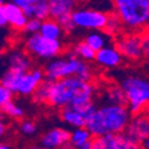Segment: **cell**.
Instances as JSON below:
<instances>
[{
	"instance_id": "cell-11",
	"label": "cell",
	"mask_w": 149,
	"mask_h": 149,
	"mask_svg": "<svg viewBox=\"0 0 149 149\" xmlns=\"http://www.w3.org/2000/svg\"><path fill=\"white\" fill-rule=\"evenodd\" d=\"M44 81H45L44 70L41 68H32L31 70H29L23 75L16 94L22 97H32L36 90L40 87V85Z\"/></svg>"
},
{
	"instance_id": "cell-7",
	"label": "cell",
	"mask_w": 149,
	"mask_h": 149,
	"mask_svg": "<svg viewBox=\"0 0 149 149\" xmlns=\"http://www.w3.org/2000/svg\"><path fill=\"white\" fill-rule=\"evenodd\" d=\"M110 12L93 7H77L72 13L75 28L92 31H104L109 20Z\"/></svg>"
},
{
	"instance_id": "cell-33",
	"label": "cell",
	"mask_w": 149,
	"mask_h": 149,
	"mask_svg": "<svg viewBox=\"0 0 149 149\" xmlns=\"http://www.w3.org/2000/svg\"><path fill=\"white\" fill-rule=\"evenodd\" d=\"M120 146H122V149H142L140 143L130 140L124 134L120 135Z\"/></svg>"
},
{
	"instance_id": "cell-29",
	"label": "cell",
	"mask_w": 149,
	"mask_h": 149,
	"mask_svg": "<svg viewBox=\"0 0 149 149\" xmlns=\"http://www.w3.org/2000/svg\"><path fill=\"white\" fill-rule=\"evenodd\" d=\"M57 23L61 25V28L65 30V32H72L74 29H75V25L73 23V19H72V15H68V16H63L58 19H56Z\"/></svg>"
},
{
	"instance_id": "cell-15",
	"label": "cell",
	"mask_w": 149,
	"mask_h": 149,
	"mask_svg": "<svg viewBox=\"0 0 149 149\" xmlns=\"http://www.w3.org/2000/svg\"><path fill=\"white\" fill-rule=\"evenodd\" d=\"M60 118L63 123H66L69 127H73L74 129L86 128L87 125V119L82 115L79 107L67 106L60 110Z\"/></svg>"
},
{
	"instance_id": "cell-30",
	"label": "cell",
	"mask_w": 149,
	"mask_h": 149,
	"mask_svg": "<svg viewBox=\"0 0 149 149\" xmlns=\"http://www.w3.org/2000/svg\"><path fill=\"white\" fill-rule=\"evenodd\" d=\"M13 92H11L4 86H0V106H5L8 103L13 102Z\"/></svg>"
},
{
	"instance_id": "cell-14",
	"label": "cell",
	"mask_w": 149,
	"mask_h": 149,
	"mask_svg": "<svg viewBox=\"0 0 149 149\" xmlns=\"http://www.w3.org/2000/svg\"><path fill=\"white\" fill-rule=\"evenodd\" d=\"M123 56L118 49L113 45H107L102 50H99L95 56V61L99 66L105 68H116L122 63Z\"/></svg>"
},
{
	"instance_id": "cell-27",
	"label": "cell",
	"mask_w": 149,
	"mask_h": 149,
	"mask_svg": "<svg viewBox=\"0 0 149 149\" xmlns=\"http://www.w3.org/2000/svg\"><path fill=\"white\" fill-rule=\"evenodd\" d=\"M3 110V113L11 117V118H13V119H22L24 117V115H25V112H24V109L18 105L17 103L15 102H11L8 103L7 105L3 106L1 107Z\"/></svg>"
},
{
	"instance_id": "cell-31",
	"label": "cell",
	"mask_w": 149,
	"mask_h": 149,
	"mask_svg": "<svg viewBox=\"0 0 149 149\" xmlns=\"http://www.w3.org/2000/svg\"><path fill=\"white\" fill-rule=\"evenodd\" d=\"M37 130V127H36V124L32 122V120H29V119H25V120H23L20 123V131L24 134V135H26V136H31L36 132Z\"/></svg>"
},
{
	"instance_id": "cell-35",
	"label": "cell",
	"mask_w": 149,
	"mask_h": 149,
	"mask_svg": "<svg viewBox=\"0 0 149 149\" xmlns=\"http://www.w3.org/2000/svg\"><path fill=\"white\" fill-rule=\"evenodd\" d=\"M5 132H6V128H5V122H4V120H1V122H0V135H1V136H4V135H5Z\"/></svg>"
},
{
	"instance_id": "cell-13",
	"label": "cell",
	"mask_w": 149,
	"mask_h": 149,
	"mask_svg": "<svg viewBox=\"0 0 149 149\" xmlns=\"http://www.w3.org/2000/svg\"><path fill=\"white\" fill-rule=\"evenodd\" d=\"M6 62H7V69L15 70L19 73H28L31 70V58L30 56L22 50H12L7 54L6 56Z\"/></svg>"
},
{
	"instance_id": "cell-34",
	"label": "cell",
	"mask_w": 149,
	"mask_h": 149,
	"mask_svg": "<svg viewBox=\"0 0 149 149\" xmlns=\"http://www.w3.org/2000/svg\"><path fill=\"white\" fill-rule=\"evenodd\" d=\"M0 25H1L3 28H5L6 25H8V24H7V19H6V16H5V13H4L1 10H0Z\"/></svg>"
},
{
	"instance_id": "cell-19",
	"label": "cell",
	"mask_w": 149,
	"mask_h": 149,
	"mask_svg": "<svg viewBox=\"0 0 149 149\" xmlns=\"http://www.w3.org/2000/svg\"><path fill=\"white\" fill-rule=\"evenodd\" d=\"M92 149H122L120 135H106L92 141Z\"/></svg>"
},
{
	"instance_id": "cell-28",
	"label": "cell",
	"mask_w": 149,
	"mask_h": 149,
	"mask_svg": "<svg viewBox=\"0 0 149 149\" xmlns=\"http://www.w3.org/2000/svg\"><path fill=\"white\" fill-rule=\"evenodd\" d=\"M41 26H42V22L36 19V18H31L28 20L25 28H24L23 32L26 33L29 36H32V35H36V33H40L41 31Z\"/></svg>"
},
{
	"instance_id": "cell-23",
	"label": "cell",
	"mask_w": 149,
	"mask_h": 149,
	"mask_svg": "<svg viewBox=\"0 0 149 149\" xmlns=\"http://www.w3.org/2000/svg\"><path fill=\"white\" fill-rule=\"evenodd\" d=\"M73 54L85 62H90L93 60L95 61V56H97V53L85 41H80L74 45Z\"/></svg>"
},
{
	"instance_id": "cell-5",
	"label": "cell",
	"mask_w": 149,
	"mask_h": 149,
	"mask_svg": "<svg viewBox=\"0 0 149 149\" xmlns=\"http://www.w3.org/2000/svg\"><path fill=\"white\" fill-rule=\"evenodd\" d=\"M119 86L125 93L131 115H136L149 107V80L139 75L123 78Z\"/></svg>"
},
{
	"instance_id": "cell-1",
	"label": "cell",
	"mask_w": 149,
	"mask_h": 149,
	"mask_svg": "<svg viewBox=\"0 0 149 149\" xmlns=\"http://www.w3.org/2000/svg\"><path fill=\"white\" fill-rule=\"evenodd\" d=\"M94 86L90 81L79 78H67L52 84L48 104L54 109H65L67 106L80 107L93 102Z\"/></svg>"
},
{
	"instance_id": "cell-24",
	"label": "cell",
	"mask_w": 149,
	"mask_h": 149,
	"mask_svg": "<svg viewBox=\"0 0 149 149\" xmlns=\"http://www.w3.org/2000/svg\"><path fill=\"white\" fill-rule=\"evenodd\" d=\"M123 30H124V26H123L120 19L118 18V16L115 12H110L109 20H107L104 32L110 37H116L117 38L118 36H120L123 33Z\"/></svg>"
},
{
	"instance_id": "cell-26",
	"label": "cell",
	"mask_w": 149,
	"mask_h": 149,
	"mask_svg": "<svg viewBox=\"0 0 149 149\" xmlns=\"http://www.w3.org/2000/svg\"><path fill=\"white\" fill-rule=\"evenodd\" d=\"M33 18L44 22L50 18V6L48 0H36L35 1V16Z\"/></svg>"
},
{
	"instance_id": "cell-17",
	"label": "cell",
	"mask_w": 149,
	"mask_h": 149,
	"mask_svg": "<svg viewBox=\"0 0 149 149\" xmlns=\"http://www.w3.org/2000/svg\"><path fill=\"white\" fill-rule=\"evenodd\" d=\"M40 33L48 40L60 41L61 37L65 33V30L61 28V25L57 23V20H55L53 18H49V19L42 22V26H41Z\"/></svg>"
},
{
	"instance_id": "cell-20",
	"label": "cell",
	"mask_w": 149,
	"mask_h": 149,
	"mask_svg": "<svg viewBox=\"0 0 149 149\" xmlns=\"http://www.w3.org/2000/svg\"><path fill=\"white\" fill-rule=\"evenodd\" d=\"M110 40V36H107L104 31H92L88 32L85 37V42L87 43L95 53L102 50L105 47H107V42Z\"/></svg>"
},
{
	"instance_id": "cell-21",
	"label": "cell",
	"mask_w": 149,
	"mask_h": 149,
	"mask_svg": "<svg viewBox=\"0 0 149 149\" xmlns=\"http://www.w3.org/2000/svg\"><path fill=\"white\" fill-rule=\"evenodd\" d=\"M92 141H93V136L87 130V128H79V129H74L73 131H70L69 144L72 146V148L82 147Z\"/></svg>"
},
{
	"instance_id": "cell-12",
	"label": "cell",
	"mask_w": 149,
	"mask_h": 149,
	"mask_svg": "<svg viewBox=\"0 0 149 149\" xmlns=\"http://www.w3.org/2000/svg\"><path fill=\"white\" fill-rule=\"evenodd\" d=\"M0 10H1L7 19V24L15 30L23 31L28 23V17L24 15V12L20 7H18L13 1H1L0 5Z\"/></svg>"
},
{
	"instance_id": "cell-37",
	"label": "cell",
	"mask_w": 149,
	"mask_h": 149,
	"mask_svg": "<svg viewBox=\"0 0 149 149\" xmlns=\"http://www.w3.org/2000/svg\"><path fill=\"white\" fill-rule=\"evenodd\" d=\"M73 149H92V142L85 144V146H82V147H79V148H73Z\"/></svg>"
},
{
	"instance_id": "cell-4",
	"label": "cell",
	"mask_w": 149,
	"mask_h": 149,
	"mask_svg": "<svg viewBox=\"0 0 149 149\" xmlns=\"http://www.w3.org/2000/svg\"><path fill=\"white\" fill-rule=\"evenodd\" d=\"M112 5L128 32L142 33L149 26V0H115Z\"/></svg>"
},
{
	"instance_id": "cell-22",
	"label": "cell",
	"mask_w": 149,
	"mask_h": 149,
	"mask_svg": "<svg viewBox=\"0 0 149 149\" xmlns=\"http://www.w3.org/2000/svg\"><path fill=\"white\" fill-rule=\"evenodd\" d=\"M24 74H25V73H19V72L6 69L4 72V74H3V77H1V86L6 87L11 92L17 93L19 82H20V80H22Z\"/></svg>"
},
{
	"instance_id": "cell-25",
	"label": "cell",
	"mask_w": 149,
	"mask_h": 149,
	"mask_svg": "<svg viewBox=\"0 0 149 149\" xmlns=\"http://www.w3.org/2000/svg\"><path fill=\"white\" fill-rule=\"evenodd\" d=\"M52 81H48L45 79L44 82L40 85V87L36 90V92L32 94V100L37 104H48L49 95H50V90H52Z\"/></svg>"
},
{
	"instance_id": "cell-18",
	"label": "cell",
	"mask_w": 149,
	"mask_h": 149,
	"mask_svg": "<svg viewBox=\"0 0 149 149\" xmlns=\"http://www.w3.org/2000/svg\"><path fill=\"white\" fill-rule=\"evenodd\" d=\"M103 98L106 104H111V105H127L128 106V102H127V97L125 93L122 90V87L119 85H111L104 91L103 93Z\"/></svg>"
},
{
	"instance_id": "cell-6",
	"label": "cell",
	"mask_w": 149,
	"mask_h": 149,
	"mask_svg": "<svg viewBox=\"0 0 149 149\" xmlns=\"http://www.w3.org/2000/svg\"><path fill=\"white\" fill-rule=\"evenodd\" d=\"M24 49L29 56L44 61H52L57 58L63 52V45L61 41H52L43 37L41 33H36L28 36L24 42Z\"/></svg>"
},
{
	"instance_id": "cell-3",
	"label": "cell",
	"mask_w": 149,
	"mask_h": 149,
	"mask_svg": "<svg viewBox=\"0 0 149 149\" xmlns=\"http://www.w3.org/2000/svg\"><path fill=\"white\" fill-rule=\"evenodd\" d=\"M43 70L45 74V79L52 82L73 77L91 82L93 77L90 65L77 57L73 53L65 57H57L49 61Z\"/></svg>"
},
{
	"instance_id": "cell-2",
	"label": "cell",
	"mask_w": 149,
	"mask_h": 149,
	"mask_svg": "<svg viewBox=\"0 0 149 149\" xmlns=\"http://www.w3.org/2000/svg\"><path fill=\"white\" fill-rule=\"evenodd\" d=\"M132 115L127 105L104 104L99 106L87 122V130L93 139L106 135H122L125 132Z\"/></svg>"
},
{
	"instance_id": "cell-8",
	"label": "cell",
	"mask_w": 149,
	"mask_h": 149,
	"mask_svg": "<svg viewBox=\"0 0 149 149\" xmlns=\"http://www.w3.org/2000/svg\"><path fill=\"white\" fill-rule=\"evenodd\" d=\"M115 47L128 61H139L143 58L141 48V33L125 32L118 36L115 41Z\"/></svg>"
},
{
	"instance_id": "cell-38",
	"label": "cell",
	"mask_w": 149,
	"mask_h": 149,
	"mask_svg": "<svg viewBox=\"0 0 149 149\" xmlns=\"http://www.w3.org/2000/svg\"><path fill=\"white\" fill-rule=\"evenodd\" d=\"M0 149H13L10 144H7V143H3L1 146H0Z\"/></svg>"
},
{
	"instance_id": "cell-36",
	"label": "cell",
	"mask_w": 149,
	"mask_h": 149,
	"mask_svg": "<svg viewBox=\"0 0 149 149\" xmlns=\"http://www.w3.org/2000/svg\"><path fill=\"white\" fill-rule=\"evenodd\" d=\"M141 147H142V149H149V139H147L146 141H143L141 143Z\"/></svg>"
},
{
	"instance_id": "cell-10",
	"label": "cell",
	"mask_w": 149,
	"mask_h": 149,
	"mask_svg": "<svg viewBox=\"0 0 149 149\" xmlns=\"http://www.w3.org/2000/svg\"><path fill=\"white\" fill-rule=\"evenodd\" d=\"M43 149H73L69 144L70 131L65 128H53L42 135L40 140Z\"/></svg>"
},
{
	"instance_id": "cell-32",
	"label": "cell",
	"mask_w": 149,
	"mask_h": 149,
	"mask_svg": "<svg viewBox=\"0 0 149 149\" xmlns=\"http://www.w3.org/2000/svg\"><path fill=\"white\" fill-rule=\"evenodd\" d=\"M141 48L143 58L149 61V31H144L141 33Z\"/></svg>"
},
{
	"instance_id": "cell-39",
	"label": "cell",
	"mask_w": 149,
	"mask_h": 149,
	"mask_svg": "<svg viewBox=\"0 0 149 149\" xmlns=\"http://www.w3.org/2000/svg\"><path fill=\"white\" fill-rule=\"evenodd\" d=\"M29 149H43L42 147H33V148H29Z\"/></svg>"
},
{
	"instance_id": "cell-16",
	"label": "cell",
	"mask_w": 149,
	"mask_h": 149,
	"mask_svg": "<svg viewBox=\"0 0 149 149\" xmlns=\"http://www.w3.org/2000/svg\"><path fill=\"white\" fill-rule=\"evenodd\" d=\"M50 18L58 19L63 16L72 15L77 8V3L73 0H49Z\"/></svg>"
},
{
	"instance_id": "cell-9",
	"label": "cell",
	"mask_w": 149,
	"mask_h": 149,
	"mask_svg": "<svg viewBox=\"0 0 149 149\" xmlns=\"http://www.w3.org/2000/svg\"><path fill=\"white\" fill-rule=\"evenodd\" d=\"M124 135L140 144L149 139V107L132 115Z\"/></svg>"
}]
</instances>
